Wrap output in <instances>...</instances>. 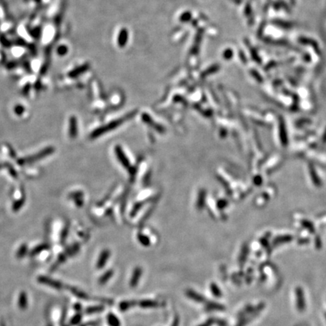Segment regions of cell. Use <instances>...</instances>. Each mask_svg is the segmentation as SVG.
I'll return each mask as SVG.
<instances>
[{"label": "cell", "instance_id": "cell-8", "mask_svg": "<svg viewBox=\"0 0 326 326\" xmlns=\"http://www.w3.org/2000/svg\"><path fill=\"white\" fill-rule=\"evenodd\" d=\"M210 289L211 292L213 294L214 296H215L216 298H221L222 296V292H221L220 288L217 286L215 283H211L210 285Z\"/></svg>", "mask_w": 326, "mask_h": 326}, {"label": "cell", "instance_id": "cell-2", "mask_svg": "<svg viewBox=\"0 0 326 326\" xmlns=\"http://www.w3.org/2000/svg\"><path fill=\"white\" fill-rule=\"evenodd\" d=\"M142 272H143L142 269L139 267H136V268L134 270L132 276H131V280H130V286L132 287V288H135L137 286V284H138V283H139V281H140V278H141Z\"/></svg>", "mask_w": 326, "mask_h": 326}, {"label": "cell", "instance_id": "cell-14", "mask_svg": "<svg viewBox=\"0 0 326 326\" xmlns=\"http://www.w3.org/2000/svg\"><path fill=\"white\" fill-rule=\"evenodd\" d=\"M252 318H253V317L249 318H248V319H247V318H242L240 321L239 322V323H238L237 325H236V326H245L249 322V320L252 319Z\"/></svg>", "mask_w": 326, "mask_h": 326}, {"label": "cell", "instance_id": "cell-9", "mask_svg": "<svg viewBox=\"0 0 326 326\" xmlns=\"http://www.w3.org/2000/svg\"><path fill=\"white\" fill-rule=\"evenodd\" d=\"M136 304L135 301H122L120 303V309L121 311H125Z\"/></svg>", "mask_w": 326, "mask_h": 326}, {"label": "cell", "instance_id": "cell-17", "mask_svg": "<svg viewBox=\"0 0 326 326\" xmlns=\"http://www.w3.org/2000/svg\"><path fill=\"white\" fill-rule=\"evenodd\" d=\"M171 326H179V318L177 316H175V318H174V321Z\"/></svg>", "mask_w": 326, "mask_h": 326}, {"label": "cell", "instance_id": "cell-13", "mask_svg": "<svg viewBox=\"0 0 326 326\" xmlns=\"http://www.w3.org/2000/svg\"><path fill=\"white\" fill-rule=\"evenodd\" d=\"M215 318H208V319L207 320L206 322H204V323L201 324V325H199V326H211L214 323H215Z\"/></svg>", "mask_w": 326, "mask_h": 326}, {"label": "cell", "instance_id": "cell-15", "mask_svg": "<svg viewBox=\"0 0 326 326\" xmlns=\"http://www.w3.org/2000/svg\"><path fill=\"white\" fill-rule=\"evenodd\" d=\"M104 309V307H92V308H90L88 309V311H89V313H93V312H99V311H101L103 310Z\"/></svg>", "mask_w": 326, "mask_h": 326}, {"label": "cell", "instance_id": "cell-1", "mask_svg": "<svg viewBox=\"0 0 326 326\" xmlns=\"http://www.w3.org/2000/svg\"><path fill=\"white\" fill-rule=\"evenodd\" d=\"M296 293V298H297V307L298 309L300 312L303 311L305 309L306 303H305V298L304 294H303V291L301 288L298 287L295 290Z\"/></svg>", "mask_w": 326, "mask_h": 326}, {"label": "cell", "instance_id": "cell-6", "mask_svg": "<svg viewBox=\"0 0 326 326\" xmlns=\"http://www.w3.org/2000/svg\"><path fill=\"white\" fill-rule=\"evenodd\" d=\"M206 309L208 310H223L224 307L215 302H208L206 303Z\"/></svg>", "mask_w": 326, "mask_h": 326}, {"label": "cell", "instance_id": "cell-5", "mask_svg": "<svg viewBox=\"0 0 326 326\" xmlns=\"http://www.w3.org/2000/svg\"><path fill=\"white\" fill-rule=\"evenodd\" d=\"M138 304L142 308H153V307H157L159 304L158 301L152 300H143L138 302Z\"/></svg>", "mask_w": 326, "mask_h": 326}, {"label": "cell", "instance_id": "cell-7", "mask_svg": "<svg viewBox=\"0 0 326 326\" xmlns=\"http://www.w3.org/2000/svg\"><path fill=\"white\" fill-rule=\"evenodd\" d=\"M107 321L110 326H120V319L113 313H110L107 316Z\"/></svg>", "mask_w": 326, "mask_h": 326}, {"label": "cell", "instance_id": "cell-12", "mask_svg": "<svg viewBox=\"0 0 326 326\" xmlns=\"http://www.w3.org/2000/svg\"><path fill=\"white\" fill-rule=\"evenodd\" d=\"M138 239L142 245H145V246H147V245H150L149 239H148L147 237H146V236H144L143 235H140L138 236Z\"/></svg>", "mask_w": 326, "mask_h": 326}, {"label": "cell", "instance_id": "cell-18", "mask_svg": "<svg viewBox=\"0 0 326 326\" xmlns=\"http://www.w3.org/2000/svg\"><path fill=\"white\" fill-rule=\"evenodd\" d=\"M325 318H326V314H325Z\"/></svg>", "mask_w": 326, "mask_h": 326}, {"label": "cell", "instance_id": "cell-16", "mask_svg": "<svg viewBox=\"0 0 326 326\" xmlns=\"http://www.w3.org/2000/svg\"><path fill=\"white\" fill-rule=\"evenodd\" d=\"M215 322H217V324L219 326H227V323L226 321H224V320L217 319L215 320Z\"/></svg>", "mask_w": 326, "mask_h": 326}, {"label": "cell", "instance_id": "cell-10", "mask_svg": "<svg viewBox=\"0 0 326 326\" xmlns=\"http://www.w3.org/2000/svg\"><path fill=\"white\" fill-rule=\"evenodd\" d=\"M113 271L112 270H107V272L104 273L103 276L100 277V280H99V282H100V283L101 284V285H103V284H105L107 282L109 281L110 279V278L113 276Z\"/></svg>", "mask_w": 326, "mask_h": 326}, {"label": "cell", "instance_id": "cell-3", "mask_svg": "<svg viewBox=\"0 0 326 326\" xmlns=\"http://www.w3.org/2000/svg\"><path fill=\"white\" fill-rule=\"evenodd\" d=\"M186 294L188 298H190L191 300H194V301L197 302V303H205V302L206 301V298H205L202 294H199V293L192 290V289H188V290H186Z\"/></svg>", "mask_w": 326, "mask_h": 326}, {"label": "cell", "instance_id": "cell-11", "mask_svg": "<svg viewBox=\"0 0 326 326\" xmlns=\"http://www.w3.org/2000/svg\"><path fill=\"white\" fill-rule=\"evenodd\" d=\"M248 248H247L246 246H245L242 249V252L240 257H239V264H240L241 266H242V265L245 263V262L246 261V257H247V255H248Z\"/></svg>", "mask_w": 326, "mask_h": 326}, {"label": "cell", "instance_id": "cell-4", "mask_svg": "<svg viewBox=\"0 0 326 326\" xmlns=\"http://www.w3.org/2000/svg\"><path fill=\"white\" fill-rule=\"evenodd\" d=\"M110 251L105 250L102 252L101 254H100V257H99V260L98 262V269L103 268V267H104V265H105L106 263H107L108 258L110 257Z\"/></svg>", "mask_w": 326, "mask_h": 326}]
</instances>
